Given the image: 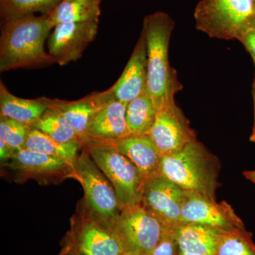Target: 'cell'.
I'll return each mask as SVG.
<instances>
[{"label":"cell","mask_w":255,"mask_h":255,"mask_svg":"<svg viewBox=\"0 0 255 255\" xmlns=\"http://www.w3.org/2000/svg\"><path fill=\"white\" fill-rule=\"evenodd\" d=\"M52 28L47 14L1 19L0 72L43 68L55 63L44 48Z\"/></svg>","instance_id":"1"},{"label":"cell","mask_w":255,"mask_h":255,"mask_svg":"<svg viewBox=\"0 0 255 255\" xmlns=\"http://www.w3.org/2000/svg\"><path fill=\"white\" fill-rule=\"evenodd\" d=\"M32 128L40 130L53 140L62 143L85 145L73 127L56 111L48 108Z\"/></svg>","instance_id":"23"},{"label":"cell","mask_w":255,"mask_h":255,"mask_svg":"<svg viewBox=\"0 0 255 255\" xmlns=\"http://www.w3.org/2000/svg\"><path fill=\"white\" fill-rule=\"evenodd\" d=\"M196 28L211 38L237 39L255 18L253 0H201L194 13Z\"/></svg>","instance_id":"6"},{"label":"cell","mask_w":255,"mask_h":255,"mask_svg":"<svg viewBox=\"0 0 255 255\" xmlns=\"http://www.w3.org/2000/svg\"><path fill=\"white\" fill-rule=\"evenodd\" d=\"M102 0H62L48 16L53 28L68 23L100 22Z\"/></svg>","instance_id":"20"},{"label":"cell","mask_w":255,"mask_h":255,"mask_svg":"<svg viewBox=\"0 0 255 255\" xmlns=\"http://www.w3.org/2000/svg\"><path fill=\"white\" fill-rule=\"evenodd\" d=\"M179 252L201 255H216L226 231L197 224L179 223L172 228Z\"/></svg>","instance_id":"17"},{"label":"cell","mask_w":255,"mask_h":255,"mask_svg":"<svg viewBox=\"0 0 255 255\" xmlns=\"http://www.w3.org/2000/svg\"><path fill=\"white\" fill-rule=\"evenodd\" d=\"M31 128L16 121L0 117V139H2L9 146L14 155L25 149Z\"/></svg>","instance_id":"26"},{"label":"cell","mask_w":255,"mask_h":255,"mask_svg":"<svg viewBox=\"0 0 255 255\" xmlns=\"http://www.w3.org/2000/svg\"><path fill=\"white\" fill-rule=\"evenodd\" d=\"M147 47L141 32L123 73L111 89L114 98L127 105L147 92Z\"/></svg>","instance_id":"15"},{"label":"cell","mask_w":255,"mask_h":255,"mask_svg":"<svg viewBox=\"0 0 255 255\" xmlns=\"http://www.w3.org/2000/svg\"><path fill=\"white\" fill-rule=\"evenodd\" d=\"M82 148L83 146L80 144L56 141L34 128H31L28 132L25 147L28 150L57 157L74 165L80 155L79 151Z\"/></svg>","instance_id":"21"},{"label":"cell","mask_w":255,"mask_h":255,"mask_svg":"<svg viewBox=\"0 0 255 255\" xmlns=\"http://www.w3.org/2000/svg\"><path fill=\"white\" fill-rule=\"evenodd\" d=\"M112 143L135 164L145 180L159 174L161 155L148 135H130Z\"/></svg>","instance_id":"18"},{"label":"cell","mask_w":255,"mask_h":255,"mask_svg":"<svg viewBox=\"0 0 255 255\" xmlns=\"http://www.w3.org/2000/svg\"><path fill=\"white\" fill-rule=\"evenodd\" d=\"M127 105L113 99L96 114L87 129V140L113 142L130 136Z\"/></svg>","instance_id":"16"},{"label":"cell","mask_w":255,"mask_h":255,"mask_svg":"<svg viewBox=\"0 0 255 255\" xmlns=\"http://www.w3.org/2000/svg\"><path fill=\"white\" fill-rule=\"evenodd\" d=\"M185 190L161 174L146 179L140 205L167 229L180 223Z\"/></svg>","instance_id":"11"},{"label":"cell","mask_w":255,"mask_h":255,"mask_svg":"<svg viewBox=\"0 0 255 255\" xmlns=\"http://www.w3.org/2000/svg\"></svg>","instance_id":"34"},{"label":"cell","mask_w":255,"mask_h":255,"mask_svg":"<svg viewBox=\"0 0 255 255\" xmlns=\"http://www.w3.org/2000/svg\"><path fill=\"white\" fill-rule=\"evenodd\" d=\"M125 253L113 231L78 205L59 255H122Z\"/></svg>","instance_id":"7"},{"label":"cell","mask_w":255,"mask_h":255,"mask_svg":"<svg viewBox=\"0 0 255 255\" xmlns=\"http://www.w3.org/2000/svg\"><path fill=\"white\" fill-rule=\"evenodd\" d=\"M180 223L201 225L226 232L246 230L243 221L226 201L218 203L191 191L185 190Z\"/></svg>","instance_id":"10"},{"label":"cell","mask_w":255,"mask_h":255,"mask_svg":"<svg viewBox=\"0 0 255 255\" xmlns=\"http://www.w3.org/2000/svg\"><path fill=\"white\" fill-rule=\"evenodd\" d=\"M174 28V20L163 11L144 18L142 33L147 47V92L157 112L175 103L174 96L182 89L177 71L169 60V41Z\"/></svg>","instance_id":"2"},{"label":"cell","mask_w":255,"mask_h":255,"mask_svg":"<svg viewBox=\"0 0 255 255\" xmlns=\"http://www.w3.org/2000/svg\"><path fill=\"white\" fill-rule=\"evenodd\" d=\"M75 167L84 191L79 206L89 216L110 228L123 209L113 186L84 147Z\"/></svg>","instance_id":"5"},{"label":"cell","mask_w":255,"mask_h":255,"mask_svg":"<svg viewBox=\"0 0 255 255\" xmlns=\"http://www.w3.org/2000/svg\"><path fill=\"white\" fill-rule=\"evenodd\" d=\"M253 1H255V0H253Z\"/></svg>","instance_id":"35"},{"label":"cell","mask_w":255,"mask_h":255,"mask_svg":"<svg viewBox=\"0 0 255 255\" xmlns=\"http://www.w3.org/2000/svg\"><path fill=\"white\" fill-rule=\"evenodd\" d=\"M127 253L145 255L163 237L167 228L140 204L124 206L110 226Z\"/></svg>","instance_id":"8"},{"label":"cell","mask_w":255,"mask_h":255,"mask_svg":"<svg viewBox=\"0 0 255 255\" xmlns=\"http://www.w3.org/2000/svg\"><path fill=\"white\" fill-rule=\"evenodd\" d=\"M253 97H254V105H255V117H254V123H253V130H252V133L250 140L251 142L255 143V77L254 80V84H253Z\"/></svg>","instance_id":"30"},{"label":"cell","mask_w":255,"mask_h":255,"mask_svg":"<svg viewBox=\"0 0 255 255\" xmlns=\"http://www.w3.org/2000/svg\"><path fill=\"white\" fill-rule=\"evenodd\" d=\"M98 28L96 21L57 25L48 38V53L61 66L78 61L95 39Z\"/></svg>","instance_id":"13"},{"label":"cell","mask_w":255,"mask_h":255,"mask_svg":"<svg viewBox=\"0 0 255 255\" xmlns=\"http://www.w3.org/2000/svg\"><path fill=\"white\" fill-rule=\"evenodd\" d=\"M147 135L161 156L177 153L196 139L190 123L176 103L157 112Z\"/></svg>","instance_id":"12"},{"label":"cell","mask_w":255,"mask_h":255,"mask_svg":"<svg viewBox=\"0 0 255 255\" xmlns=\"http://www.w3.org/2000/svg\"><path fill=\"white\" fill-rule=\"evenodd\" d=\"M2 165L9 169L14 182L19 184L29 179L41 185L60 184L68 179L78 180L74 164L27 149L14 154Z\"/></svg>","instance_id":"9"},{"label":"cell","mask_w":255,"mask_h":255,"mask_svg":"<svg viewBox=\"0 0 255 255\" xmlns=\"http://www.w3.org/2000/svg\"><path fill=\"white\" fill-rule=\"evenodd\" d=\"M157 113L147 92L129 102L127 106L126 117L130 135H147L155 122Z\"/></svg>","instance_id":"22"},{"label":"cell","mask_w":255,"mask_h":255,"mask_svg":"<svg viewBox=\"0 0 255 255\" xmlns=\"http://www.w3.org/2000/svg\"><path fill=\"white\" fill-rule=\"evenodd\" d=\"M179 252L172 229H167L159 243L145 255H179Z\"/></svg>","instance_id":"27"},{"label":"cell","mask_w":255,"mask_h":255,"mask_svg":"<svg viewBox=\"0 0 255 255\" xmlns=\"http://www.w3.org/2000/svg\"><path fill=\"white\" fill-rule=\"evenodd\" d=\"M13 155H14V152L10 148L9 146L2 139H0V158H1V164H4L6 163L12 157Z\"/></svg>","instance_id":"29"},{"label":"cell","mask_w":255,"mask_h":255,"mask_svg":"<svg viewBox=\"0 0 255 255\" xmlns=\"http://www.w3.org/2000/svg\"><path fill=\"white\" fill-rule=\"evenodd\" d=\"M113 99L111 87L105 91L92 92L83 98L75 101L45 97L48 108L61 114L76 130L85 144L87 142V129L92 119L96 114Z\"/></svg>","instance_id":"14"},{"label":"cell","mask_w":255,"mask_h":255,"mask_svg":"<svg viewBox=\"0 0 255 255\" xmlns=\"http://www.w3.org/2000/svg\"><path fill=\"white\" fill-rule=\"evenodd\" d=\"M62 0H0L1 19L41 13L48 14Z\"/></svg>","instance_id":"24"},{"label":"cell","mask_w":255,"mask_h":255,"mask_svg":"<svg viewBox=\"0 0 255 255\" xmlns=\"http://www.w3.org/2000/svg\"><path fill=\"white\" fill-rule=\"evenodd\" d=\"M179 255H201L194 254V253H184V252H179Z\"/></svg>","instance_id":"32"},{"label":"cell","mask_w":255,"mask_h":255,"mask_svg":"<svg viewBox=\"0 0 255 255\" xmlns=\"http://www.w3.org/2000/svg\"><path fill=\"white\" fill-rule=\"evenodd\" d=\"M243 174L247 179L255 184V170L246 171Z\"/></svg>","instance_id":"31"},{"label":"cell","mask_w":255,"mask_h":255,"mask_svg":"<svg viewBox=\"0 0 255 255\" xmlns=\"http://www.w3.org/2000/svg\"><path fill=\"white\" fill-rule=\"evenodd\" d=\"M48 110L45 97L36 100L19 98L12 95L0 81V117L32 128Z\"/></svg>","instance_id":"19"},{"label":"cell","mask_w":255,"mask_h":255,"mask_svg":"<svg viewBox=\"0 0 255 255\" xmlns=\"http://www.w3.org/2000/svg\"><path fill=\"white\" fill-rule=\"evenodd\" d=\"M83 147L110 180L123 207L140 204L145 180L130 159L112 142L87 140Z\"/></svg>","instance_id":"4"},{"label":"cell","mask_w":255,"mask_h":255,"mask_svg":"<svg viewBox=\"0 0 255 255\" xmlns=\"http://www.w3.org/2000/svg\"><path fill=\"white\" fill-rule=\"evenodd\" d=\"M221 163L197 139L173 155L161 156L159 174L184 190L216 200Z\"/></svg>","instance_id":"3"},{"label":"cell","mask_w":255,"mask_h":255,"mask_svg":"<svg viewBox=\"0 0 255 255\" xmlns=\"http://www.w3.org/2000/svg\"><path fill=\"white\" fill-rule=\"evenodd\" d=\"M216 255H255V246L246 230L226 233L218 247Z\"/></svg>","instance_id":"25"},{"label":"cell","mask_w":255,"mask_h":255,"mask_svg":"<svg viewBox=\"0 0 255 255\" xmlns=\"http://www.w3.org/2000/svg\"><path fill=\"white\" fill-rule=\"evenodd\" d=\"M122 255H134L130 254V253H124V254Z\"/></svg>","instance_id":"33"},{"label":"cell","mask_w":255,"mask_h":255,"mask_svg":"<svg viewBox=\"0 0 255 255\" xmlns=\"http://www.w3.org/2000/svg\"><path fill=\"white\" fill-rule=\"evenodd\" d=\"M237 40L246 47L248 53L251 54L255 65V19L251 20L243 28Z\"/></svg>","instance_id":"28"}]
</instances>
